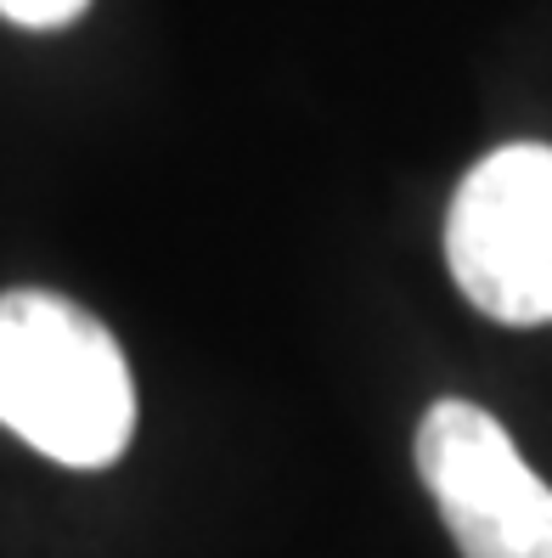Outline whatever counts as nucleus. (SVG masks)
Instances as JSON below:
<instances>
[{"instance_id":"nucleus-1","label":"nucleus","mask_w":552,"mask_h":558,"mask_svg":"<svg viewBox=\"0 0 552 558\" xmlns=\"http://www.w3.org/2000/svg\"><path fill=\"white\" fill-rule=\"evenodd\" d=\"M0 429L62 469H108L136 435L119 339L62 293H0Z\"/></svg>"},{"instance_id":"nucleus-2","label":"nucleus","mask_w":552,"mask_h":558,"mask_svg":"<svg viewBox=\"0 0 552 558\" xmlns=\"http://www.w3.org/2000/svg\"><path fill=\"white\" fill-rule=\"evenodd\" d=\"M445 266L468 305L507 327L552 322V147L507 142L463 175Z\"/></svg>"},{"instance_id":"nucleus-3","label":"nucleus","mask_w":552,"mask_h":558,"mask_svg":"<svg viewBox=\"0 0 552 558\" xmlns=\"http://www.w3.org/2000/svg\"><path fill=\"white\" fill-rule=\"evenodd\" d=\"M417 474L463 558H552V485L484 407L434 401L417 423Z\"/></svg>"},{"instance_id":"nucleus-4","label":"nucleus","mask_w":552,"mask_h":558,"mask_svg":"<svg viewBox=\"0 0 552 558\" xmlns=\"http://www.w3.org/2000/svg\"><path fill=\"white\" fill-rule=\"evenodd\" d=\"M85 12V0H0V17H12L23 28H62Z\"/></svg>"}]
</instances>
